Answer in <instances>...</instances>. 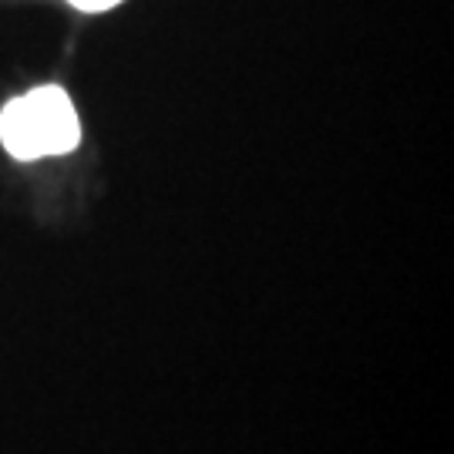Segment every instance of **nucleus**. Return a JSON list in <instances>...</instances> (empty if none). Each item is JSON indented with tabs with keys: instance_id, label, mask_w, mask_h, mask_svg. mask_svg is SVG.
<instances>
[{
	"instance_id": "obj_1",
	"label": "nucleus",
	"mask_w": 454,
	"mask_h": 454,
	"mask_svg": "<svg viewBox=\"0 0 454 454\" xmlns=\"http://www.w3.org/2000/svg\"><path fill=\"white\" fill-rule=\"evenodd\" d=\"M0 138L14 159H41V155H65L78 145L82 125L71 108V98L54 88H34L31 95L14 98L0 114Z\"/></svg>"
},
{
	"instance_id": "obj_2",
	"label": "nucleus",
	"mask_w": 454,
	"mask_h": 454,
	"mask_svg": "<svg viewBox=\"0 0 454 454\" xmlns=\"http://www.w3.org/2000/svg\"><path fill=\"white\" fill-rule=\"evenodd\" d=\"M74 7H82V11H108L114 4H121V0H71Z\"/></svg>"
}]
</instances>
